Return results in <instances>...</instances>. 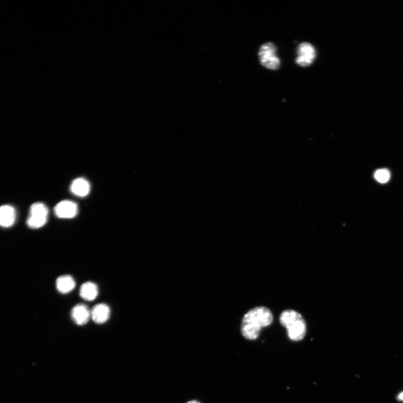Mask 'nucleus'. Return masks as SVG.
Instances as JSON below:
<instances>
[{
	"label": "nucleus",
	"instance_id": "obj_13",
	"mask_svg": "<svg viewBox=\"0 0 403 403\" xmlns=\"http://www.w3.org/2000/svg\"><path fill=\"white\" fill-rule=\"evenodd\" d=\"M374 177L378 182L386 183L389 181L390 174L388 170L382 169L378 170V171L375 172Z\"/></svg>",
	"mask_w": 403,
	"mask_h": 403
},
{
	"label": "nucleus",
	"instance_id": "obj_14",
	"mask_svg": "<svg viewBox=\"0 0 403 403\" xmlns=\"http://www.w3.org/2000/svg\"><path fill=\"white\" fill-rule=\"evenodd\" d=\"M398 399L400 400L403 401V392L400 393V394L398 396Z\"/></svg>",
	"mask_w": 403,
	"mask_h": 403
},
{
	"label": "nucleus",
	"instance_id": "obj_10",
	"mask_svg": "<svg viewBox=\"0 0 403 403\" xmlns=\"http://www.w3.org/2000/svg\"><path fill=\"white\" fill-rule=\"evenodd\" d=\"M71 191L75 196L84 197L90 192V186L88 181L84 178H77L72 182Z\"/></svg>",
	"mask_w": 403,
	"mask_h": 403
},
{
	"label": "nucleus",
	"instance_id": "obj_5",
	"mask_svg": "<svg viewBox=\"0 0 403 403\" xmlns=\"http://www.w3.org/2000/svg\"><path fill=\"white\" fill-rule=\"evenodd\" d=\"M298 55L296 60L297 64L302 67H308L313 64L316 57V51L311 44L304 42L298 47Z\"/></svg>",
	"mask_w": 403,
	"mask_h": 403
},
{
	"label": "nucleus",
	"instance_id": "obj_11",
	"mask_svg": "<svg viewBox=\"0 0 403 403\" xmlns=\"http://www.w3.org/2000/svg\"><path fill=\"white\" fill-rule=\"evenodd\" d=\"M56 285L58 292L66 294L75 289L76 284L74 279L71 276L64 275L57 279Z\"/></svg>",
	"mask_w": 403,
	"mask_h": 403
},
{
	"label": "nucleus",
	"instance_id": "obj_7",
	"mask_svg": "<svg viewBox=\"0 0 403 403\" xmlns=\"http://www.w3.org/2000/svg\"><path fill=\"white\" fill-rule=\"evenodd\" d=\"M71 317L77 325H84L91 318V311L84 304L76 305L72 310Z\"/></svg>",
	"mask_w": 403,
	"mask_h": 403
},
{
	"label": "nucleus",
	"instance_id": "obj_6",
	"mask_svg": "<svg viewBox=\"0 0 403 403\" xmlns=\"http://www.w3.org/2000/svg\"><path fill=\"white\" fill-rule=\"evenodd\" d=\"M56 216L60 218H72L78 213L77 204L70 201H63L58 203L54 208Z\"/></svg>",
	"mask_w": 403,
	"mask_h": 403
},
{
	"label": "nucleus",
	"instance_id": "obj_2",
	"mask_svg": "<svg viewBox=\"0 0 403 403\" xmlns=\"http://www.w3.org/2000/svg\"><path fill=\"white\" fill-rule=\"evenodd\" d=\"M280 322L288 329V336L291 341H299L307 333V323L301 315L294 310H286L281 314Z\"/></svg>",
	"mask_w": 403,
	"mask_h": 403
},
{
	"label": "nucleus",
	"instance_id": "obj_4",
	"mask_svg": "<svg viewBox=\"0 0 403 403\" xmlns=\"http://www.w3.org/2000/svg\"><path fill=\"white\" fill-rule=\"evenodd\" d=\"M48 209L45 204L34 203L30 208L27 224L32 229H39L46 224L48 217Z\"/></svg>",
	"mask_w": 403,
	"mask_h": 403
},
{
	"label": "nucleus",
	"instance_id": "obj_1",
	"mask_svg": "<svg viewBox=\"0 0 403 403\" xmlns=\"http://www.w3.org/2000/svg\"><path fill=\"white\" fill-rule=\"evenodd\" d=\"M271 311L264 307L251 309L242 318L241 332L242 336L249 340H255L259 337L261 329L268 327L273 322Z\"/></svg>",
	"mask_w": 403,
	"mask_h": 403
},
{
	"label": "nucleus",
	"instance_id": "obj_8",
	"mask_svg": "<svg viewBox=\"0 0 403 403\" xmlns=\"http://www.w3.org/2000/svg\"><path fill=\"white\" fill-rule=\"evenodd\" d=\"M110 310L107 305L97 304L91 311V318L96 324L105 323L109 319Z\"/></svg>",
	"mask_w": 403,
	"mask_h": 403
},
{
	"label": "nucleus",
	"instance_id": "obj_3",
	"mask_svg": "<svg viewBox=\"0 0 403 403\" xmlns=\"http://www.w3.org/2000/svg\"><path fill=\"white\" fill-rule=\"evenodd\" d=\"M276 53L277 48L274 43L268 42L261 45L258 53L261 65L270 70L279 69L281 62Z\"/></svg>",
	"mask_w": 403,
	"mask_h": 403
},
{
	"label": "nucleus",
	"instance_id": "obj_9",
	"mask_svg": "<svg viewBox=\"0 0 403 403\" xmlns=\"http://www.w3.org/2000/svg\"><path fill=\"white\" fill-rule=\"evenodd\" d=\"M16 219V212L14 207L9 205L0 207V226L9 227L13 225Z\"/></svg>",
	"mask_w": 403,
	"mask_h": 403
},
{
	"label": "nucleus",
	"instance_id": "obj_12",
	"mask_svg": "<svg viewBox=\"0 0 403 403\" xmlns=\"http://www.w3.org/2000/svg\"><path fill=\"white\" fill-rule=\"evenodd\" d=\"M99 294L98 286L91 282H87L82 284L80 290V295L81 298L86 301H93L95 300Z\"/></svg>",
	"mask_w": 403,
	"mask_h": 403
},
{
	"label": "nucleus",
	"instance_id": "obj_15",
	"mask_svg": "<svg viewBox=\"0 0 403 403\" xmlns=\"http://www.w3.org/2000/svg\"><path fill=\"white\" fill-rule=\"evenodd\" d=\"M187 403H200V402H198V401H195V400H193V401H189V402H187Z\"/></svg>",
	"mask_w": 403,
	"mask_h": 403
}]
</instances>
